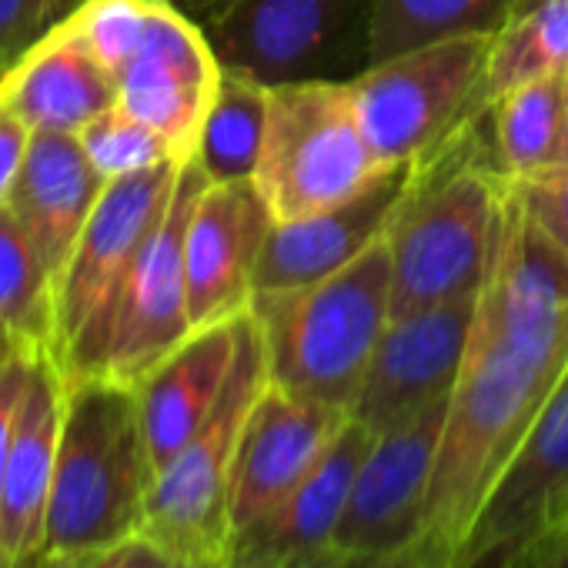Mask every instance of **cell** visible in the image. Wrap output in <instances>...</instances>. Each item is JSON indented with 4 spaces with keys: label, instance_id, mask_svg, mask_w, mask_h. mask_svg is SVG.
Segmentation results:
<instances>
[{
    "label": "cell",
    "instance_id": "obj_32",
    "mask_svg": "<svg viewBox=\"0 0 568 568\" xmlns=\"http://www.w3.org/2000/svg\"><path fill=\"white\" fill-rule=\"evenodd\" d=\"M34 568H41V565L34 561ZM68 568H201V565L174 555L171 548H164L151 535L138 531V535L118 541L114 548L98 551V555H91V558H84L78 565H68Z\"/></svg>",
    "mask_w": 568,
    "mask_h": 568
},
{
    "label": "cell",
    "instance_id": "obj_39",
    "mask_svg": "<svg viewBox=\"0 0 568 568\" xmlns=\"http://www.w3.org/2000/svg\"><path fill=\"white\" fill-rule=\"evenodd\" d=\"M4 335H8V332H4V328H0V338H4Z\"/></svg>",
    "mask_w": 568,
    "mask_h": 568
},
{
    "label": "cell",
    "instance_id": "obj_30",
    "mask_svg": "<svg viewBox=\"0 0 568 568\" xmlns=\"http://www.w3.org/2000/svg\"><path fill=\"white\" fill-rule=\"evenodd\" d=\"M44 348L21 342L14 335L0 338V491H4V471H8V455L21 415V402L34 372V362Z\"/></svg>",
    "mask_w": 568,
    "mask_h": 568
},
{
    "label": "cell",
    "instance_id": "obj_26",
    "mask_svg": "<svg viewBox=\"0 0 568 568\" xmlns=\"http://www.w3.org/2000/svg\"><path fill=\"white\" fill-rule=\"evenodd\" d=\"M518 0H372L368 64L412 48L495 31Z\"/></svg>",
    "mask_w": 568,
    "mask_h": 568
},
{
    "label": "cell",
    "instance_id": "obj_7",
    "mask_svg": "<svg viewBox=\"0 0 568 568\" xmlns=\"http://www.w3.org/2000/svg\"><path fill=\"white\" fill-rule=\"evenodd\" d=\"M267 385L264 345L254 315L241 318V338L227 385L191 435V442L154 475L144 535L171 548L174 555L221 568L224 545L231 535V471L244 422Z\"/></svg>",
    "mask_w": 568,
    "mask_h": 568
},
{
    "label": "cell",
    "instance_id": "obj_33",
    "mask_svg": "<svg viewBox=\"0 0 568 568\" xmlns=\"http://www.w3.org/2000/svg\"><path fill=\"white\" fill-rule=\"evenodd\" d=\"M31 138H34V131L4 101H0V204H8V197L18 184V174L31 151Z\"/></svg>",
    "mask_w": 568,
    "mask_h": 568
},
{
    "label": "cell",
    "instance_id": "obj_34",
    "mask_svg": "<svg viewBox=\"0 0 568 568\" xmlns=\"http://www.w3.org/2000/svg\"><path fill=\"white\" fill-rule=\"evenodd\" d=\"M168 4H174L181 14H187L194 24H201L204 31L211 24H217L227 11H234L241 0H168Z\"/></svg>",
    "mask_w": 568,
    "mask_h": 568
},
{
    "label": "cell",
    "instance_id": "obj_17",
    "mask_svg": "<svg viewBox=\"0 0 568 568\" xmlns=\"http://www.w3.org/2000/svg\"><path fill=\"white\" fill-rule=\"evenodd\" d=\"M352 415L302 402L271 382L257 395L231 471V531L271 511L325 455ZM231 538V535H227Z\"/></svg>",
    "mask_w": 568,
    "mask_h": 568
},
{
    "label": "cell",
    "instance_id": "obj_5",
    "mask_svg": "<svg viewBox=\"0 0 568 568\" xmlns=\"http://www.w3.org/2000/svg\"><path fill=\"white\" fill-rule=\"evenodd\" d=\"M385 171L392 168L375 161L348 81L271 84L254 187L274 224L338 207Z\"/></svg>",
    "mask_w": 568,
    "mask_h": 568
},
{
    "label": "cell",
    "instance_id": "obj_12",
    "mask_svg": "<svg viewBox=\"0 0 568 568\" xmlns=\"http://www.w3.org/2000/svg\"><path fill=\"white\" fill-rule=\"evenodd\" d=\"M448 402L442 398L372 438L335 528V548L388 558L422 541Z\"/></svg>",
    "mask_w": 568,
    "mask_h": 568
},
{
    "label": "cell",
    "instance_id": "obj_4",
    "mask_svg": "<svg viewBox=\"0 0 568 568\" xmlns=\"http://www.w3.org/2000/svg\"><path fill=\"white\" fill-rule=\"evenodd\" d=\"M251 315L274 388L352 415L392 322L388 241L305 288L251 298Z\"/></svg>",
    "mask_w": 568,
    "mask_h": 568
},
{
    "label": "cell",
    "instance_id": "obj_11",
    "mask_svg": "<svg viewBox=\"0 0 568 568\" xmlns=\"http://www.w3.org/2000/svg\"><path fill=\"white\" fill-rule=\"evenodd\" d=\"M204 184V171L194 161H187L178 174L168 211L144 241L124 281L98 378L138 388L178 345H184L194 335L187 308L184 237Z\"/></svg>",
    "mask_w": 568,
    "mask_h": 568
},
{
    "label": "cell",
    "instance_id": "obj_20",
    "mask_svg": "<svg viewBox=\"0 0 568 568\" xmlns=\"http://www.w3.org/2000/svg\"><path fill=\"white\" fill-rule=\"evenodd\" d=\"M68 382L58 362L41 352L21 402L4 491H0V551L18 561H38L44 538V515L51 501Z\"/></svg>",
    "mask_w": 568,
    "mask_h": 568
},
{
    "label": "cell",
    "instance_id": "obj_22",
    "mask_svg": "<svg viewBox=\"0 0 568 568\" xmlns=\"http://www.w3.org/2000/svg\"><path fill=\"white\" fill-rule=\"evenodd\" d=\"M241 318L197 328L134 388L154 475L191 442V435L214 412L234 368Z\"/></svg>",
    "mask_w": 568,
    "mask_h": 568
},
{
    "label": "cell",
    "instance_id": "obj_24",
    "mask_svg": "<svg viewBox=\"0 0 568 568\" xmlns=\"http://www.w3.org/2000/svg\"><path fill=\"white\" fill-rule=\"evenodd\" d=\"M548 74H568V0H518L495 28L475 114L485 118L501 94Z\"/></svg>",
    "mask_w": 568,
    "mask_h": 568
},
{
    "label": "cell",
    "instance_id": "obj_29",
    "mask_svg": "<svg viewBox=\"0 0 568 568\" xmlns=\"http://www.w3.org/2000/svg\"><path fill=\"white\" fill-rule=\"evenodd\" d=\"M531 224L568 257V164L508 181Z\"/></svg>",
    "mask_w": 568,
    "mask_h": 568
},
{
    "label": "cell",
    "instance_id": "obj_18",
    "mask_svg": "<svg viewBox=\"0 0 568 568\" xmlns=\"http://www.w3.org/2000/svg\"><path fill=\"white\" fill-rule=\"evenodd\" d=\"M408 174L412 164L392 168L338 207L274 224L254 271V298L305 288V284L352 264L375 241H382L405 197Z\"/></svg>",
    "mask_w": 568,
    "mask_h": 568
},
{
    "label": "cell",
    "instance_id": "obj_37",
    "mask_svg": "<svg viewBox=\"0 0 568 568\" xmlns=\"http://www.w3.org/2000/svg\"><path fill=\"white\" fill-rule=\"evenodd\" d=\"M538 568H568V528L545 548Z\"/></svg>",
    "mask_w": 568,
    "mask_h": 568
},
{
    "label": "cell",
    "instance_id": "obj_14",
    "mask_svg": "<svg viewBox=\"0 0 568 568\" xmlns=\"http://www.w3.org/2000/svg\"><path fill=\"white\" fill-rule=\"evenodd\" d=\"M475 302L478 295L392 318L355 398L352 418L372 435H382L435 402L452 398L475 322Z\"/></svg>",
    "mask_w": 568,
    "mask_h": 568
},
{
    "label": "cell",
    "instance_id": "obj_28",
    "mask_svg": "<svg viewBox=\"0 0 568 568\" xmlns=\"http://www.w3.org/2000/svg\"><path fill=\"white\" fill-rule=\"evenodd\" d=\"M78 141L104 181H118V178L158 168L164 161H178L171 144L151 124H144L141 118H134L121 104H114L101 118H94L78 134Z\"/></svg>",
    "mask_w": 568,
    "mask_h": 568
},
{
    "label": "cell",
    "instance_id": "obj_9",
    "mask_svg": "<svg viewBox=\"0 0 568 568\" xmlns=\"http://www.w3.org/2000/svg\"><path fill=\"white\" fill-rule=\"evenodd\" d=\"M568 528V372L485 495L448 568H538Z\"/></svg>",
    "mask_w": 568,
    "mask_h": 568
},
{
    "label": "cell",
    "instance_id": "obj_21",
    "mask_svg": "<svg viewBox=\"0 0 568 568\" xmlns=\"http://www.w3.org/2000/svg\"><path fill=\"white\" fill-rule=\"evenodd\" d=\"M0 101L31 131L81 134L118 104V81L64 18L0 81Z\"/></svg>",
    "mask_w": 568,
    "mask_h": 568
},
{
    "label": "cell",
    "instance_id": "obj_8",
    "mask_svg": "<svg viewBox=\"0 0 568 568\" xmlns=\"http://www.w3.org/2000/svg\"><path fill=\"white\" fill-rule=\"evenodd\" d=\"M495 31L455 34L375 61L348 78L365 141L382 168H408L465 118L485 74Z\"/></svg>",
    "mask_w": 568,
    "mask_h": 568
},
{
    "label": "cell",
    "instance_id": "obj_23",
    "mask_svg": "<svg viewBox=\"0 0 568 568\" xmlns=\"http://www.w3.org/2000/svg\"><path fill=\"white\" fill-rule=\"evenodd\" d=\"M485 121L491 158L508 181L568 164V74L511 88L485 111Z\"/></svg>",
    "mask_w": 568,
    "mask_h": 568
},
{
    "label": "cell",
    "instance_id": "obj_38",
    "mask_svg": "<svg viewBox=\"0 0 568 568\" xmlns=\"http://www.w3.org/2000/svg\"><path fill=\"white\" fill-rule=\"evenodd\" d=\"M0 568H34V561H18V558L0 551Z\"/></svg>",
    "mask_w": 568,
    "mask_h": 568
},
{
    "label": "cell",
    "instance_id": "obj_10",
    "mask_svg": "<svg viewBox=\"0 0 568 568\" xmlns=\"http://www.w3.org/2000/svg\"><path fill=\"white\" fill-rule=\"evenodd\" d=\"M372 0H241L204 34L227 71L261 84L332 78L368 68Z\"/></svg>",
    "mask_w": 568,
    "mask_h": 568
},
{
    "label": "cell",
    "instance_id": "obj_3",
    "mask_svg": "<svg viewBox=\"0 0 568 568\" xmlns=\"http://www.w3.org/2000/svg\"><path fill=\"white\" fill-rule=\"evenodd\" d=\"M151 485L138 392L108 378L68 385L38 565L68 568L144 531Z\"/></svg>",
    "mask_w": 568,
    "mask_h": 568
},
{
    "label": "cell",
    "instance_id": "obj_25",
    "mask_svg": "<svg viewBox=\"0 0 568 568\" xmlns=\"http://www.w3.org/2000/svg\"><path fill=\"white\" fill-rule=\"evenodd\" d=\"M267 84L241 71L221 68L217 94L197 134L194 164L204 171L207 184L254 181L264 124H267Z\"/></svg>",
    "mask_w": 568,
    "mask_h": 568
},
{
    "label": "cell",
    "instance_id": "obj_31",
    "mask_svg": "<svg viewBox=\"0 0 568 568\" xmlns=\"http://www.w3.org/2000/svg\"><path fill=\"white\" fill-rule=\"evenodd\" d=\"M81 0H0V44L21 61Z\"/></svg>",
    "mask_w": 568,
    "mask_h": 568
},
{
    "label": "cell",
    "instance_id": "obj_19",
    "mask_svg": "<svg viewBox=\"0 0 568 568\" xmlns=\"http://www.w3.org/2000/svg\"><path fill=\"white\" fill-rule=\"evenodd\" d=\"M104 187L108 181L88 161L78 134L34 131L8 207L31 237L54 295Z\"/></svg>",
    "mask_w": 568,
    "mask_h": 568
},
{
    "label": "cell",
    "instance_id": "obj_35",
    "mask_svg": "<svg viewBox=\"0 0 568 568\" xmlns=\"http://www.w3.org/2000/svg\"><path fill=\"white\" fill-rule=\"evenodd\" d=\"M382 558H368V555H355V551H345V548H325L312 558H302L288 568H375Z\"/></svg>",
    "mask_w": 568,
    "mask_h": 568
},
{
    "label": "cell",
    "instance_id": "obj_36",
    "mask_svg": "<svg viewBox=\"0 0 568 568\" xmlns=\"http://www.w3.org/2000/svg\"><path fill=\"white\" fill-rule=\"evenodd\" d=\"M375 568H442V565H438V558L418 541V545H412V548H405V551H395V555L382 558Z\"/></svg>",
    "mask_w": 568,
    "mask_h": 568
},
{
    "label": "cell",
    "instance_id": "obj_13",
    "mask_svg": "<svg viewBox=\"0 0 568 568\" xmlns=\"http://www.w3.org/2000/svg\"><path fill=\"white\" fill-rule=\"evenodd\" d=\"M217 81L221 61L204 28L168 0H154L144 41L118 74V104L151 124L178 161H191Z\"/></svg>",
    "mask_w": 568,
    "mask_h": 568
},
{
    "label": "cell",
    "instance_id": "obj_15",
    "mask_svg": "<svg viewBox=\"0 0 568 568\" xmlns=\"http://www.w3.org/2000/svg\"><path fill=\"white\" fill-rule=\"evenodd\" d=\"M271 227V211L254 181L204 184L184 237L194 332L251 312L254 271Z\"/></svg>",
    "mask_w": 568,
    "mask_h": 568
},
{
    "label": "cell",
    "instance_id": "obj_1",
    "mask_svg": "<svg viewBox=\"0 0 568 568\" xmlns=\"http://www.w3.org/2000/svg\"><path fill=\"white\" fill-rule=\"evenodd\" d=\"M565 372L568 257L508 184L425 508L422 545L442 568Z\"/></svg>",
    "mask_w": 568,
    "mask_h": 568
},
{
    "label": "cell",
    "instance_id": "obj_16",
    "mask_svg": "<svg viewBox=\"0 0 568 568\" xmlns=\"http://www.w3.org/2000/svg\"><path fill=\"white\" fill-rule=\"evenodd\" d=\"M372 432L348 418L318 465L271 511L231 531L221 568H288L335 541L352 481L372 445Z\"/></svg>",
    "mask_w": 568,
    "mask_h": 568
},
{
    "label": "cell",
    "instance_id": "obj_2",
    "mask_svg": "<svg viewBox=\"0 0 568 568\" xmlns=\"http://www.w3.org/2000/svg\"><path fill=\"white\" fill-rule=\"evenodd\" d=\"M508 178L491 158L485 118H465L418 158L385 231L392 254V318L475 298L501 224Z\"/></svg>",
    "mask_w": 568,
    "mask_h": 568
},
{
    "label": "cell",
    "instance_id": "obj_6",
    "mask_svg": "<svg viewBox=\"0 0 568 568\" xmlns=\"http://www.w3.org/2000/svg\"><path fill=\"white\" fill-rule=\"evenodd\" d=\"M187 164V161H184ZM181 161L108 181L54 295V332L48 355L68 385L101 375L124 281L171 204Z\"/></svg>",
    "mask_w": 568,
    "mask_h": 568
},
{
    "label": "cell",
    "instance_id": "obj_27",
    "mask_svg": "<svg viewBox=\"0 0 568 568\" xmlns=\"http://www.w3.org/2000/svg\"><path fill=\"white\" fill-rule=\"evenodd\" d=\"M0 328L44 352L51 348L54 288L8 204H0Z\"/></svg>",
    "mask_w": 568,
    "mask_h": 568
}]
</instances>
